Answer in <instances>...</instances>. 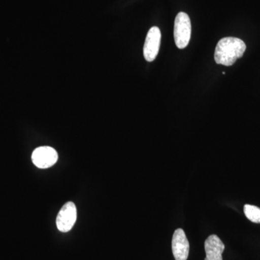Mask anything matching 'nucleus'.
Returning a JSON list of instances; mask_svg holds the SVG:
<instances>
[{
	"mask_svg": "<svg viewBox=\"0 0 260 260\" xmlns=\"http://www.w3.org/2000/svg\"><path fill=\"white\" fill-rule=\"evenodd\" d=\"M32 161L40 169H47L54 166L58 160V153L55 149L49 146L39 147L32 153Z\"/></svg>",
	"mask_w": 260,
	"mask_h": 260,
	"instance_id": "nucleus-4",
	"label": "nucleus"
},
{
	"mask_svg": "<svg viewBox=\"0 0 260 260\" xmlns=\"http://www.w3.org/2000/svg\"><path fill=\"white\" fill-rule=\"evenodd\" d=\"M77 220V208L73 202H68L63 205L56 217V226L59 232H70Z\"/></svg>",
	"mask_w": 260,
	"mask_h": 260,
	"instance_id": "nucleus-3",
	"label": "nucleus"
},
{
	"mask_svg": "<svg viewBox=\"0 0 260 260\" xmlns=\"http://www.w3.org/2000/svg\"><path fill=\"white\" fill-rule=\"evenodd\" d=\"M191 25L190 18L185 13H178L174 22V36L176 45L182 49L187 47L190 41Z\"/></svg>",
	"mask_w": 260,
	"mask_h": 260,
	"instance_id": "nucleus-2",
	"label": "nucleus"
},
{
	"mask_svg": "<svg viewBox=\"0 0 260 260\" xmlns=\"http://www.w3.org/2000/svg\"><path fill=\"white\" fill-rule=\"evenodd\" d=\"M244 212L246 218L253 223H260V208L254 205H245Z\"/></svg>",
	"mask_w": 260,
	"mask_h": 260,
	"instance_id": "nucleus-8",
	"label": "nucleus"
},
{
	"mask_svg": "<svg viewBox=\"0 0 260 260\" xmlns=\"http://www.w3.org/2000/svg\"><path fill=\"white\" fill-rule=\"evenodd\" d=\"M161 34L158 27H152L147 34L143 48L145 59L149 62L155 60L160 49Z\"/></svg>",
	"mask_w": 260,
	"mask_h": 260,
	"instance_id": "nucleus-5",
	"label": "nucleus"
},
{
	"mask_svg": "<svg viewBox=\"0 0 260 260\" xmlns=\"http://www.w3.org/2000/svg\"><path fill=\"white\" fill-rule=\"evenodd\" d=\"M172 251L176 260L187 259L189 243L183 229H177L173 235Z\"/></svg>",
	"mask_w": 260,
	"mask_h": 260,
	"instance_id": "nucleus-6",
	"label": "nucleus"
},
{
	"mask_svg": "<svg viewBox=\"0 0 260 260\" xmlns=\"http://www.w3.org/2000/svg\"><path fill=\"white\" fill-rule=\"evenodd\" d=\"M245 43L235 37L220 39L215 51V61L217 64L232 66L238 59L242 57L246 50Z\"/></svg>",
	"mask_w": 260,
	"mask_h": 260,
	"instance_id": "nucleus-1",
	"label": "nucleus"
},
{
	"mask_svg": "<svg viewBox=\"0 0 260 260\" xmlns=\"http://www.w3.org/2000/svg\"><path fill=\"white\" fill-rule=\"evenodd\" d=\"M206 257L205 260H223V254L225 245L216 235L210 236L205 242Z\"/></svg>",
	"mask_w": 260,
	"mask_h": 260,
	"instance_id": "nucleus-7",
	"label": "nucleus"
}]
</instances>
